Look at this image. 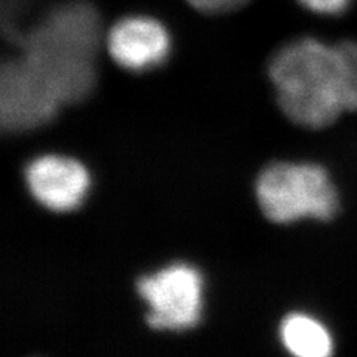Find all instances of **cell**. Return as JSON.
I'll list each match as a JSON object with an SVG mask.
<instances>
[{"mask_svg":"<svg viewBox=\"0 0 357 357\" xmlns=\"http://www.w3.org/2000/svg\"><path fill=\"white\" fill-rule=\"evenodd\" d=\"M100 20L85 2L61 5L24 39V57L52 86L60 102L77 103L97 81Z\"/></svg>","mask_w":357,"mask_h":357,"instance_id":"obj_1","label":"cell"},{"mask_svg":"<svg viewBox=\"0 0 357 357\" xmlns=\"http://www.w3.org/2000/svg\"><path fill=\"white\" fill-rule=\"evenodd\" d=\"M268 75L278 106L296 126L326 128L345 112L338 45L295 39L274 54Z\"/></svg>","mask_w":357,"mask_h":357,"instance_id":"obj_2","label":"cell"},{"mask_svg":"<svg viewBox=\"0 0 357 357\" xmlns=\"http://www.w3.org/2000/svg\"><path fill=\"white\" fill-rule=\"evenodd\" d=\"M256 198L262 213L275 223L331 220L340 208L331 176L321 165L310 162H275L266 167L256 182Z\"/></svg>","mask_w":357,"mask_h":357,"instance_id":"obj_3","label":"cell"},{"mask_svg":"<svg viewBox=\"0 0 357 357\" xmlns=\"http://www.w3.org/2000/svg\"><path fill=\"white\" fill-rule=\"evenodd\" d=\"M203 277L188 264H173L137 282L148 304V325L158 331H186L198 325L203 311Z\"/></svg>","mask_w":357,"mask_h":357,"instance_id":"obj_4","label":"cell"},{"mask_svg":"<svg viewBox=\"0 0 357 357\" xmlns=\"http://www.w3.org/2000/svg\"><path fill=\"white\" fill-rule=\"evenodd\" d=\"M63 103L47 79L24 57L6 61L0 72V124L8 132L38 130Z\"/></svg>","mask_w":357,"mask_h":357,"instance_id":"obj_5","label":"cell"},{"mask_svg":"<svg viewBox=\"0 0 357 357\" xmlns=\"http://www.w3.org/2000/svg\"><path fill=\"white\" fill-rule=\"evenodd\" d=\"M106 47L119 67L144 72L169 57L170 35L162 22L148 15H128L116 21L106 36Z\"/></svg>","mask_w":357,"mask_h":357,"instance_id":"obj_6","label":"cell"},{"mask_svg":"<svg viewBox=\"0 0 357 357\" xmlns=\"http://www.w3.org/2000/svg\"><path fill=\"white\" fill-rule=\"evenodd\" d=\"M26 183L40 206L64 213L82 204L89 189V174L76 160L43 155L27 165Z\"/></svg>","mask_w":357,"mask_h":357,"instance_id":"obj_7","label":"cell"},{"mask_svg":"<svg viewBox=\"0 0 357 357\" xmlns=\"http://www.w3.org/2000/svg\"><path fill=\"white\" fill-rule=\"evenodd\" d=\"M280 338L286 350L298 357H328L333 351L329 331L303 312H294L283 320Z\"/></svg>","mask_w":357,"mask_h":357,"instance_id":"obj_8","label":"cell"},{"mask_svg":"<svg viewBox=\"0 0 357 357\" xmlns=\"http://www.w3.org/2000/svg\"><path fill=\"white\" fill-rule=\"evenodd\" d=\"M341 57L342 103L345 112H357V42L337 43Z\"/></svg>","mask_w":357,"mask_h":357,"instance_id":"obj_9","label":"cell"},{"mask_svg":"<svg viewBox=\"0 0 357 357\" xmlns=\"http://www.w3.org/2000/svg\"><path fill=\"white\" fill-rule=\"evenodd\" d=\"M186 2L199 13L227 14L241 8L249 0H186Z\"/></svg>","mask_w":357,"mask_h":357,"instance_id":"obj_10","label":"cell"},{"mask_svg":"<svg viewBox=\"0 0 357 357\" xmlns=\"http://www.w3.org/2000/svg\"><path fill=\"white\" fill-rule=\"evenodd\" d=\"M311 13L320 15H338L347 10L353 0H298Z\"/></svg>","mask_w":357,"mask_h":357,"instance_id":"obj_11","label":"cell"}]
</instances>
